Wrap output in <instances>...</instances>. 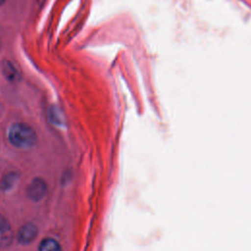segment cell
<instances>
[{"instance_id":"cell-1","label":"cell","mask_w":251,"mask_h":251,"mask_svg":"<svg viewBox=\"0 0 251 251\" xmlns=\"http://www.w3.org/2000/svg\"><path fill=\"white\" fill-rule=\"evenodd\" d=\"M8 138L13 146L20 149H28L35 144L36 133L31 126L23 123H16L10 127Z\"/></svg>"},{"instance_id":"cell-2","label":"cell","mask_w":251,"mask_h":251,"mask_svg":"<svg viewBox=\"0 0 251 251\" xmlns=\"http://www.w3.org/2000/svg\"><path fill=\"white\" fill-rule=\"evenodd\" d=\"M26 192L28 198L32 201H40L47 192V185L42 178L37 177L29 183Z\"/></svg>"},{"instance_id":"cell-3","label":"cell","mask_w":251,"mask_h":251,"mask_svg":"<svg viewBox=\"0 0 251 251\" xmlns=\"http://www.w3.org/2000/svg\"><path fill=\"white\" fill-rule=\"evenodd\" d=\"M37 236V227L33 224H25L19 229L17 233V239L21 244H29Z\"/></svg>"},{"instance_id":"cell-4","label":"cell","mask_w":251,"mask_h":251,"mask_svg":"<svg viewBox=\"0 0 251 251\" xmlns=\"http://www.w3.org/2000/svg\"><path fill=\"white\" fill-rule=\"evenodd\" d=\"M38 251H61V246L55 239L45 238L40 242Z\"/></svg>"},{"instance_id":"cell-5","label":"cell","mask_w":251,"mask_h":251,"mask_svg":"<svg viewBox=\"0 0 251 251\" xmlns=\"http://www.w3.org/2000/svg\"><path fill=\"white\" fill-rule=\"evenodd\" d=\"M16 179H17V176H14L13 174H10V175L6 176L3 178V180L1 181V187H2V189H8V188H10Z\"/></svg>"},{"instance_id":"cell-6","label":"cell","mask_w":251,"mask_h":251,"mask_svg":"<svg viewBox=\"0 0 251 251\" xmlns=\"http://www.w3.org/2000/svg\"><path fill=\"white\" fill-rule=\"evenodd\" d=\"M9 229V224L7 220L0 214V234L6 232Z\"/></svg>"},{"instance_id":"cell-7","label":"cell","mask_w":251,"mask_h":251,"mask_svg":"<svg viewBox=\"0 0 251 251\" xmlns=\"http://www.w3.org/2000/svg\"><path fill=\"white\" fill-rule=\"evenodd\" d=\"M6 0H0V6L2 5V4H4V2H5Z\"/></svg>"}]
</instances>
